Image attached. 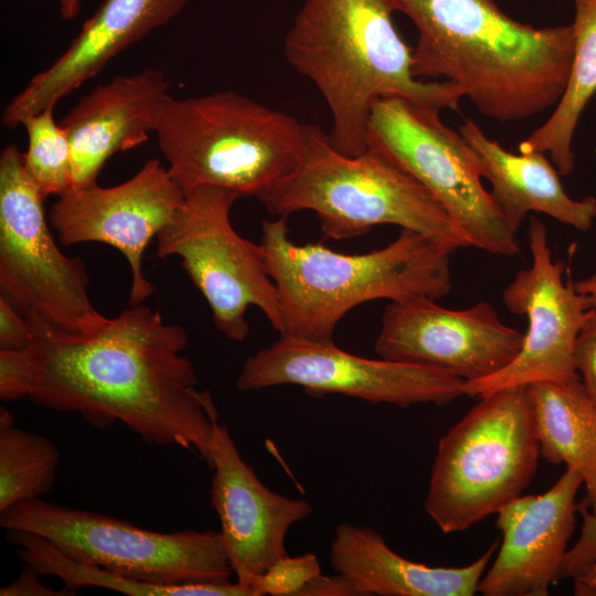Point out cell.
Segmentation results:
<instances>
[{"label": "cell", "instance_id": "obj_28", "mask_svg": "<svg viewBox=\"0 0 596 596\" xmlns=\"http://www.w3.org/2000/svg\"><path fill=\"white\" fill-rule=\"evenodd\" d=\"M578 512L583 518L581 532L563 560L557 581L573 579L596 563V513L590 512L583 501L578 502Z\"/></svg>", "mask_w": 596, "mask_h": 596}, {"label": "cell", "instance_id": "obj_5", "mask_svg": "<svg viewBox=\"0 0 596 596\" xmlns=\"http://www.w3.org/2000/svg\"><path fill=\"white\" fill-rule=\"evenodd\" d=\"M273 215L317 214L326 237L361 236L379 224H394L453 249L473 246L469 235L430 192L380 156H349L328 134L307 124L298 164L257 198Z\"/></svg>", "mask_w": 596, "mask_h": 596}, {"label": "cell", "instance_id": "obj_7", "mask_svg": "<svg viewBox=\"0 0 596 596\" xmlns=\"http://www.w3.org/2000/svg\"><path fill=\"white\" fill-rule=\"evenodd\" d=\"M540 457L528 386L486 394L440 437L424 509L443 533L465 531L520 497Z\"/></svg>", "mask_w": 596, "mask_h": 596}, {"label": "cell", "instance_id": "obj_27", "mask_svg": "<svg viewBox=\"0 0 596 596\" xmlns=\"http://www.w3.org/2000/svg\"><path fill=\"white\" fill-rule=\"evenodd\" d=\"M320 574L315 554L284 556L258 576L252 587L258 596H299L302 588Z\"/></svg>", "mask_w": 596, "mask_h": 596}, {"label": "cell", "instance_id": "obj_18", "mask_svg": "<svg viewBox=\"0 0 596 596\" xmlns=\"http://www.w3.org/2000/svg\"><path fill=\"white\" fill-rule=\"evenodd\" d=\"M189 0H104L68 47L35 74L3 108L1 124L14 129L94 78L116 55L174 19Z\"/></svg>", "mask_w": 596, "mask_h": 596}, {"label": "cell", "instance_id": "obj_35", "mask_svg": "<svg viewBox=\"0 0 596 596\" xmlns=\"http://www.w3.org/2000/svg\"><path fill=\"white\" fill-rule=\"evenodd\" d=\"M81 7L82 0H58L60 15L66 21L75 19L81 12Z\"/></svg>", "mask_w": 596, "mask_h": 596}, {"label": "cell", "instance_id": "obj_19", "mask_svg": "<svg viewBox=\"0 0 596 596\" xmlns=\"http://www.w3.org/2000/svg\"><path fill=\"white\" fill-rule=\"evenodd\" d=\"M170 82L156 68L116 75L95 87L60 121L72 152L73 189L97 183L107 160L130 150L156 131Z\"/></svg>", "mask_w": 596, "mask_h": 596}, {"label": "cell", "instance_id": "obj_33", "mask_svg": "<svg viewBox=\"0 0 596 596\" xmlns=\"http://www.w3.org/2000/svg\"><path fill=\"white\" fill-rule=\"evenodd\" d=\"M573 592L576 596H596V563L573 578Z\"/></svg>", "mask_w": 596, "mask_h": 596}, {"label": "cell", "instance_id": "obj_26", "mask_svg": "<svg viewBox=\"0 0 596 596\" xmlns=\"http://www.w3.org/2000/svg\"><path fill=\"white\" fill-rule=\"evenodd\" d=\"M53 111L54 107L45 108L21 124L28 135L24 166L44 199L61 196L73 188L70 140Z\"/></svg>", "mask_w": 596, "mask_h": 596}, {"label": "cell", "instance_id": "obj_2", "mask_svg": "<svg viewBox=\"0 0 596 596\" xmlns=\"http://www.w3.org/2000/svg\"><path fill=\"white\" fill-rule=\"evenodd\" d=\"M414 23L415 77L456 85L483 116L522 120L555 106L573 62L571 25L534 28L496 0H390Z\"/></svg>", "mask_w": 596, "mask_h": 596}, {"label": "cell", "instance_id": "obj_34", "mask_svg": "<svg viewBox=\"0 0 596 596\" xmlns=\"http://www.w3.org/2000/svg\"><path fill=\"white\" fill-rule=\"evenodd\" d=\"M576 290L586 299L592 309H596V273L575 283Z\"/></svg>", "mask_w": 596, "mask_h": 596}, {"label": "cell", "instance_id": "obj_29", "mask_svg": "<svg viewBox=\"0 0 596 596\" xmlns=\"http://www.w3.org/2000/svg\"><path fill=\"white\" fill-rule=\"evenodd\" d=\"M573 360L576 372L596 404V309H590L574 344Z\"/></svg>", "mask_w": 596, "mask_h": 596}, {"label": "cell", "instance_id": "obj_4", "mask_svg": "<svg viewBox=\"0 0 596 596\" xmlns=\"http://www.w3.org/2000/svg\"><path fill=\"white\" fill-rule=\"evenodd\" d=\"M288 234L285 216L262 224L259 245L279 296L281 334L333 341L337 324L358 305L437 300L453 288L455 249L407 228L385 247L364 254L297 244Z\"/></svg>", "mask_w": 596, "mask_h": 596}, {"label": "cell", "instance_id": "obj_32", "mask_svg": "<svg viewBox=\"0 0 596 596\" xmlns=\"http://www.w3.org/2000/svg\"><path fill=\"white\" fill-rule=\"evenodd\" d=\"M299 596H360L352 583L343 575H322L313 577Z\"/></svg>", "mask_w": 596, "mask_h": 596}, {"label": "cell", "instance_id": "obj_6", "mask_svg": "<svg viewBox=\"0 0 596 596\" xmlns=\"http://www.w3.org/2000/svg\"><path fill=\"white\" fill-rule=\"evenodd\" d=\"M307 124L233 91L169 96L156 136L168 172L185 193L198 187L258 198L299 162Z\"/></svg>", "mask_w": 596, "mask_h": 596}, {"label": "cell", "instance_id": "obj_30", "mask_svg": "<svg viewBox=\"0 0 596 596\" xmlns=\"http://www.w3.org/2000/svg\"><path fill=\"white\" fill-rule=\"evenodd\" d=\"M4 297H0V349L20 350L28 347L30 326L26 317Z\"/></svg>", "mask_w": 596, "mask_h": 596}, {"label": "cell", "instance_id": "obj_36", "mask_svg": "<svg viewBox=\"0 0 596 596\" xmlns=\"http://www.w3.org/2000/svg\"><path fill=\"white\" fill-rule=\"evenodd\" d=\"M12 425H14V418H13L12 414L10 413V411L7 407L1 406V408H0V428H6V427L12 426Z\"/></svg>", "mask_w": 596, "mask_h": 596}, {"label": "cell", "instance_id": "obj_9", "mask_svg": "<svg viewBox=\"0 0 596 596\" xmlns=\"http://www.w3.org/2000/svg\"><path fill=\"white\" fill-rule=\"evenodd\" d=\"M439 111L402 97L380 98L369 116L366 150L425 187L473 246L497 255L518 254L515 233L482 185L480 157L441 121Z\"/></svg>", "mask_w": 596, "mask_h": 596}, {"label": "cell", "instance_id": "obj_1", "mask_svg": "<svg viewBox=\"0 0 596 596\" xmlns=\"http://www.w3.org/2000/svg\"><path fill=\"white\" fill-rule=\"evenodd\" d=\"M25 348V397L75 412L93 426L121 422L147 444L179 446L210 466L219 414L211 393L200 390L183 327L158 310L134 305L88 333L73 332L35 310Z\"/></svg>", "mask_w": 596, "mask_h": 596}, {"label": "cell", "instance_id": "obj_21", "mask_svg": "<svg viewBox=\"0 0 596 596\" xmlns=\"http://www.w3.org/2000/svg\"><path fill=\"white\" fill-rule=\"evenodd\" d=\"M459 132L480 157L482 178L490 182V194L515 234L529 212L547 214L581 232L592 227L596 199L570 198L544 152L512 153L490 139L472 119H467Z\"/></svg>", "mask_w": 596, "mask_h": 596}, {"label": "cell", "instance_id": "obj_23", "mask_svg": "<svg viewBox=\"0 0 596 596\" xmlns=\"http://www.w3.org/2000/svg\"><path fill=\"white\" fill-rule=\"evenodd\" d=\"M574 51L566 88L551 116L519 145V152H547L560 174L574 170L573 138L596 93V0H573Z\"/></svg>", "mask_w": 596, "mask_h": 596}, {"label": "cell", "instance_id": "obj_3", "mask_svg": "<svg viewBox=\"0 0 596 596\" xmlns=\"http://www.w3.org/2000/svg\"><path fill=\"white\" fill-rule=\"evenodd\" d=\"M390 0H306L284 40L287 62L308 78L331 114L328 134L340 152L366 150L372 106L402 97L441 110L457 109L462 92L448 81L422 82L398 34Z\"/></svg>", "mask_w": 596, "mask_h": 596}, {"label": "cell", "instance_id": "obj_8", "mask_svg": "<svg viewBox=\"0 0 596 596\" xmlns=\"http://www.w3.org/2000/svg\"><path fill=\"white\" fill-rule=\"evenodd\" d=\"M0 525L40 535L68 558L126 579L180 585L227 582L233 574L216 530L156 532L42 498L1 511Z\"/></svg>", "mask_w": 596, "mask_h": 596}, {"label": "cell", "instance_id": "obj_12", "mask_svg": "<svg viewBox=\"0 0 596 596\" xmlns=\"http://www.w3.org/2000/svg\"><path fill=\"white\" fill-rule=\"evenodd\" d=\"M279 385L300 386L315 397L341 394L405 408L445 406L464 395L465 381L432 366L358 356L333 341L280 334L248 356L236 379L240 391Z\"/></svg>", "mask_w": 596, "mask_h": 596}, {"label": "cell", "instance_id": "obj_17", "mask_svg": "<svg viewBox=\"0 0 596 596\" xmlns=\"http://www.w3.org/2000/svg\"><path fill=\"white\" fill-rule=\"evenodd\" d=\"M581 473L566 468L544 493L520 496L498 511L502 542L477 592L483 596H546L557 581L576 526Z\"/></svg>", "mask_w": 596, "mask_h": 596}, {"label": "cell", "instance_id": "obj_22", "mask_svg": "<svg viewBox=\"0 0 596 596\" xmlns=\"http://www.w3.org/2000/svg\"><path fill=\"white\" fill-rule=\"evenodd\" d=\"M528 390L541 457L581 473L586 489L582 501L596 513V404L579 377L538 382Z\"/></svg>", "mask_w": 596, "mask_h": 596}, {"label": "cell", "instance_id": "obj_13", "mask_svg": "<svg viewBox=\"0 0 596 596\" xmlns=\"http://www.w3.org/2000/svg\"><path fill=\"white\" fill-rule=\"evenodd\" d=\"M528 240L532 265L519 270L502 294L511 312L528 318L522 348L497 373L465 382L464 395L481 397L504 387L579 377L573 350L592 308L574 283L570 279L564 283V264L552 259L547 228L534 216L530 220Z\"/></svg>", "mask_w": 596, "mask_h": 596}, {"label": "cell", "instance_id": "obj_15", "mask_svg": "<svg viewBox=\"0 0 596 596\" xmlns=\"http://www.w3.org/2000/svg\"><path fill=\"white\" fill-rule=\"evenodd\" d=\"M185 194L159 159L148 160L129 180L110 188L73 189L52 204L47 219L62 245L100 242L117 248L131 272L130 306L153 291L142 272V255L166 227Z\"/></svg>", "mask_w": 596, "mask_h": 596}, {"label": "cell", "instance_id": "obj_14", "mask_svg": "<svg viewBox=\"0 0 596 596\" xmlns=\"http://www.w3.org/2000/svg\"><path fill=\"white\" fill-rule=\"evenodd\" d=\"M523 339L486 301L451 310L419 297L385 307L374 350L382 359L432 366L468 382L510 364Z\"/></svg>", "mask_w": 596, "mask_h": 596}, {"label": "cell", "instance_id": "obj_16", "mask_svg": "<svg viewBox=\"0 0 596 596\" xmlns=\"http://www.w3.org/2000/svg\"><path fill=\"white\" fill-rule=\"evenodd\" d=\"M210 489L221 536L236 582L252 587L255 579L287 555L285 540L291 525L308 518L312 507L267 488L241 456L226 426L214 428ZM253 588V587H252Z\"/></svg>", "mask_w": 596, "mask_h": 596}, {"label": "cell", "instance_id": "obj_25", "mask_svg": "<svg viewBox=\"0 0 596 596\" xmlns=\"http://www.w3.org/2000/svg\"><path fill=\"white\" fill-rule=\"evenodd\" d=\"M60 461L58 448L46 436L14 425L0 428V512L49 492Z\"/></svg>", "mask_w": 596, "mask_h": 596}, {"label": "cell", "instance_id": "obj_24", "mask_svg": "<svg viewBox=\"0 0 596 596\" xmlns=\"http://www.w3.org/2000/svg\"><path fill=\"white\" fill-rule=\"evenodd\" d=\"M24 566L38 575L58 577L68 590L93 586L117 590L130 596H257L237 582H207L180 585H156L126 579L107 570L75 562L49 540L23 531H6Z\"/></svg>", "mask_w": 596, "mask_h": 596}, {"label": "cell", "instance_id": "obj_10", "mask_svg": "<svg viewBox=\"0 0 596 596\" xmlns=\"http://www.w3.org/2000/svg\"><path fill=\"white\" fill-rule=\"evenodd\" d=\"M184 202L157 235V256H178L209 304L216 328L235 342L246 339V313L259 308L280 334L284 319L263 249L242 237L230 213L238 194L214 187L187 191Z\"/></svg>", "mask_w": 596, "mask_h": 596}, {"label": "cell", "instance_id": "obj_31", "mask_svg": "<svg viewBox=\"0 0 596 596\" xmlns=\"http://www.w3.org/2000/svg\"><path fill=\"white\" fill-rule=\"evenodd\" d=\"M74 594L65 587L56 590L45 586L40 582V575L25 566L14 582L0 588V596H68Z\"/></svg>", "mask_w": 596, "mask_h": 596}, {"label": "cell", "instance_id": "obj_20", "mask_svg": "<svg viewBox=\"0 0 596 596\" xmlns=\"http://www.w3.org/2000/svg\"><path fill=\"white\" fill-rule=\"evenodd\" d=\"M498 545L465 566H429L393 551L375 529L344 522L336 528L329 562L360 596H471Z\"/></svg>", "mask_w": 596, "mask_h": 596}, {"label": "cell", "instance_id": "obj_11", "mask_svg": "<svg viewBox=\"0 0 596 596\" xmlns=\"http://www.w3.org/2000/svg\"><path fill=\"white\" fill-rule=\"evenodd\" d=\"M43 201L23 153L8 145L0 155L1 295L24 315L35 310L65 330L92 332L107 318L91 301L83 259L55 243Z\"/></svg>", "mask_w": 596, "mask_h": 596}]
</instances>
